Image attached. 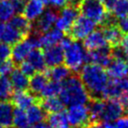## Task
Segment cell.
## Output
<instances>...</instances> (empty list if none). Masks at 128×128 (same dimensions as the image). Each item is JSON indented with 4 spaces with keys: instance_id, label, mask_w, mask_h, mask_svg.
<instances>
[{
    "instance_id": "6da1fadb",
    "label": "cell",
    "mask_w": 128,
    "mask_h": 128,
    "mask_svg": "<svg viewBox=\"0 0 128 128\" xmlns=\"http://www.w3.org/2000/svg\"><path fill=\"white\" fill-rule=\"evenodd\" d=\"M80 78L87 90L90 99H102L104 90L110 82L105 68L96 64H87L80 70Z\"/></svg>"
},
{
    "instance_id": "7a4b0ae2",
    "label": "cell",
    "mask_w": 128,
    "mask_h": 128,
    "mask_svg": "<svg viewBox=\"0 0 128 128\" xmlns=\"http://www.w3.org/2000/svg\"><path fill=\"white\" fill-rule=\"evenodd\" d=\"M60 99L64 106L88 103L90 96L78 74H72L62 82Z\"/></svg>"
},
{
    "instance_id": "3957f363",
    "label": "cell",
    "mask_w": 128,
    "mask_h": 128,
    "mask_svg": "<svg viewBox=\"0 0 128 128\" xmlns=\"http://www.w3.org/2000/svg\"><path fill=\"white\" fill-rule=\"evenodd\" d=\"M78 8L82 15L94 21L96 24H113L116 20L113 15L108 14L107 10L99 0H82Z\"/></svg>"
},
{
    "instance_id": "277c9868",
    "label": "cell",
    "mask_w": 128,
    "mask_h": 128,
    "mask_svg": "<svg viewBox=\"0 0 128 128\" xmlns=\"http://www.w3.org/2000/svg\"><path fill=\"white\" fill-rule=\"evenodd\" d=\"M85 48L82 44L72 40V42L64 49V62L70 70L80 71L85 63Z\"/></svg>"
},
{
    "instance_id": "5b68a950",
    "label": "cell",
    "mask_w": 128,
    "mask_h": 128,
    "mask_svg": "<svg viewBox=\"0 0 128 128\" xmlns=\"http://www.w3.org/2000/svg\"><path fill=\"white\" fill-rule=\"evenodd\" d=\"M66 117L72 128H86L92 125L89 108L84 104L69 106Z\"/></svg>"
},
{
    "instance_id": "8992f818",
    "label": "cell",
    "mask_w": 128,
    "mask_h": 128,
    "mask_svg": "<svg viewBox=\"0 0 128 128\" xmlns=\"http://www.w3.org/2000/svg\"><path fill=\"white\" fill-rule=\"evenodd\" d=\"M96 24L85 16H78L69 30V36L73 40L80 41L96 29Z\"/></svg>"
},
{
    "instance_id": "52a82bcc",
    "label": "cell",
    "mask_w": 128,
    "mask_h": 128,
    "mask_svg": "<svg viewBox=\"0 0 128 128\" xmlns=\"http://www.w3.org/2000/svg\"><path fill=\"white\" fill-rule=\"evenodd\" d=\"M57 17H58V11L52 8L44 10V12L40 15V17L36 19L35 22H33L32 32L38 35H42L44 33H46L47 31L52 28L54 25H55Z\"/></svg>"
},
{
    "instance_id": "ba28073f",
    "label": "cell",
    "mask_w": 128,
    "mask_h": 128,
    "mask_svg": "<svg viewBox=\"0 0 128 128\" xmlns=\"http://www.w3.org/2000/svg\"><path fill=\"white\" fill-rule=\"evenodd\" d=\"M124 114L122 107L117 99H104L102 113L100 115V122H112L117 121Z\"/></svg>"
},
{
    "instance_id": "9c48e42d",
    "label": "cell",
    "mask_w": 128,
    "mask_h": 128,
    "mask_svg": "<svg viewBox=\"0 0 128 128\" xmlns=\"http://www.w3.org/2000/svg\"><path fill=\"white\" fill-rule=\"evenodd\" d=\"M78 17V8H74L71 6H66L62 8L57 17L55 27L61 30L64 33H68L71 28L72 24H74L76 19Z\"/></svg>"
},
{
    "instance_id": "30bf717a",
    "label": "cell",
    "mask_w": 128,
    "mask_h": 128,
    "mask_svg": "<svg viewBox=\"0 0 128 128\" xmlns=\"http://www.w3.org/2000/svg\"><path fill=\"white\" fill-rule=\"evenodd\" d=\"M112 52L110 46L101 48L98 50H88L85 54V63L96 64L102 68H107L112 60Z\"/></svg>"
},
{
    "instance_id": "8fae6325",
    "label": "cell",
    "mask_w": 128,
    "mask_h": 128,
    "mask_svg": "<svg viewBox=\"0 0 128 128\" xmlns=\"http://www.w3.org/2000/svg\"><path fill=\"white\" fill-rule=\"evenodd\" d=\"M40 98H38L33 92H29L27 90H20L15 91L11 94V103L15 105L18 108L26 110L31 105L39 102Z\"/></svg>"
},
{
    "instance_id": "7c38bea8",
    "label": "cell",
    "mask_w": 128,
    "mask_h": 128,
    "mask_svg": "<svg viewBox=\"0 0 128 128\" xmlns=\"http://www.w3.org/2000/svg\"><path fill=\"white\" fill-rule=\"evenodd\" d=\"M35 49V47L28 38H25L18 43L14 44V47L11 50V56L14 64H20L24 61L30 52Z\"/></svg>"
},
{
    "instance_id": "4fadbf2b",
    "label": "cell",
    "mask_w": 128,
    "mask_h": 128,
    "mask_svg": "<svg viewBox=\"0 0 128 128\" xmlns=\"http://www.w3.org/2000/svg\"><path fill=\"white\" fill-rule=\"evenodd\" d=\"M44 59L46 66L49 68H54L64 62V50L60 45H54L44 49Z\"/></svg>"
},
{
    "instance_id": "5bb4252c",
    "label": "cell",
    "mask_w": 128,
    "mask_h": 128,
    "mask_svg": "<svg viewBox=\"0 0 128 128\" xmlns=\"http://www.w3.org/2000/svg\"><path fill=\"white\" fill-rule=\"evenodd\" d=\"M107 68V73L108 77L113 80L124 78L128 74L127 62L122 58H114L113 57Z\"/></svg>"
},
{
    "instance_id": "9a60e30c",
    "label": "cell",
    "mask_w": 128,
    "mask_h": 128,
    "mask_svg": "<svg viewBox=\"0 0 128 128\" xmlns=\"http://www.w3.org/2000/svg\"><path fill=\"white\" fill-rule=\"evenodd\" d=\"M107 40L102 30H94L91 34H89L83 39V47L87 50H98L101 48L108 47Z\"/></svg>"
},
{
    "instance_id": "2e32d148",
    "label": "cell",
    "mask_w": 128,
    "mask_h": 128,
    "mask_svg": "<svg viewBox=\"0 0 128 128\" xmlns=\"http://www.w3.org/2000/svg\"><path fill=\"white\" fill-rule=\"evenodd\" d=\"M45 10V4L42 0H29L25 4L22 14L29 22H35Z\"/></svg>"
},
{
    "instance_id": "e0dca14e",
    "label": "cell",
    "mask_w": 128,
    "mask_h": 128,
    "mask_svg": "<svg viewBox=\"0 0 128 128\" xmlns=\"http://www.w3.org/2000/svg\"><path fill=\"white\" fill-rule=\"evenodd\" d=\"M102 31L105 36V38L107 40L108 45L111 49L120 45L124 36H122V33L121 32V30L115 24L104 25V29Z\"/></svg>"
},
{
    "instance_id": "ac0fdd59",
    "label": "cell",
    "mask_w": 128,
    "mask_h": 128,
    "mask_svg": "<svg viewBox=\"0 0 128 128\" xmlns=\"http://www.w3.org/2000/svg\"><path fill=\"white\" fill-rule=\"evenodd\" d=\"M64 32L61 30L55 28H52L50 30L47 31L39 36L40 41V47L46 49L48 47H52L54 45H57L61 42V40L64 38Z\"/></svg>"
},
{
    "instance_id": "d6986e66",
    "label": "cell",
    "mask_w": 128,
    "mask_h": 128,
    "mask_svg": "<svg viewBox=\"0 0 128 128\" xmlns=\"http://www.w3.org/2000/svg\"><path fill=\"white\" fill-rule=\"evenodd\" d=\"M8 24L21 32L24 38L31 34L33 30V22H29L22 14H16L8 21Z\"/></svg>"
},
{
    "instance_id": "ffe728a7",
    "label": "cell",
    "mask_w": 128,
    "mask_h": 128,
    "mask_svg": "<svg viewBox=\"0 0 128 128\" xmlns=\"http://www.w3.org/2000/svg\"><path fill=\"white\" fill-rule=\"evenodd\" d=\"M24 38H25L24 35L21 32H19L17 29L12 27L10 24L5 25V28L0 36V41L6 43L8 45H14Z\"/></svg>"
},
{
    "instance_id": "44dd1931",
    "label": "cell",
    "mask_w": 128,
    "mask_h": 128,
    "mask_svg": "<svg viewBox=\"0 0 128 128\" xmlns=\"http://www.w3.org/2000/svg\"><path fill=\"white\" fill-rule=\"evenodd\" d=\"M13 104L8 100H0V124L5 126H11L13 117Z\"/></svg>"
},
{
    "instance_id": "7402d4cb",
    "label": "cell",
    "mask_w": 128,
    "mask_h": 128,
    "mask_svg": "<svg viewBox=\"0 0 128 128\" xmlns=\"http://www.w3.org/2000/svg\"><path fill=\"white\" fill-rule=\"evenodd\" d=\"M39 105L47 113H56L63 111L64 108V103L61 101L60 98H57L56 96L48 97V98H40Z\"/></svg>"
},
{
    "instance_id": "603a6c76",
    "label": "cell",
    "mask_w": 128,
    "mask_h": 128,
    "mask_svg": "<svg viewBox=\"0 0 128 128\" xmlns=\"http://www.w3.org/2000/svg\"><path fill=\"white\" fill-rule=\"evenodd\" d=\"M10 80L12 88L15 91L20 90H26L29 87V80L19 68H14L10 73Z\"/></svg>"
},
{
    "instance_id": "cb8c5ba5",
    "label": "cell",
    "mask_w": 128,
    "mask_h": 128,
    "mask_svg": "<svg viewBox=\"0 0 128 128\" xmlns=\"http://www.w3.org/2000/svg\"><path fill=\"white\" fill-rule=\"evenodd\" d=\"M44 72L47 75V77L52 80L59 82H63L66 78L71 75V70L66 66H62V64L50 68V69L45 70Z\"/></svg>"
},
{
    "instance_id": "d4e9b609",
    "label": "cell",
    "mask_w": 128,
    "mask_h": 128,
    "mask_svg": "<svg viewBox=\"0 0 128 128\" xmlns=\"http://www.w3.org/2000/svg\"><path fill=\"white\" fill-rule=\"evenodd\" d=\"M49 82V78L47 77L45 72H39V73H35L31 77V80H29V89L31 92L38 94H40L41 91L44 89V87Z\"/></svg>"
},
{
    "instance_id": "484cf974",
    "label": "cell",
    "mask_w": 128,
    "mask_h": 128,
    "mask_svg": "<svg viewBox=\"0 0 128 128\" xmlns=\"http://www.w3.org/2000/svg\"><path fill=\"white\" fill-rule=\"evenodd\" d=\"M26 110H27L26 115L30 124H35L43 122L46 118V111L38 103L31 105Z\"/></svg>"
},
{
    "instance_id": "4316f807",
    "label": "cell",
    "mask_w": 128,
    "mask_h": 128,
    "mask_svg": "<svg viewBox=\"0 0 128 128\" xmlns=\"http://www.w3.org/2000/svg\"><path fill=\"white\" fill-rule=\"evenodd\" d=\"M27 61L38 71L44 72L46 70V63H45L44 55L39 49H34L27 57Z\"/></svg>"
},
{
    "instance_id": "83f0119b",
    "label": "cell",
    "mask_w": 128,
    "mask_h": 128,
    "mask_svg": "<svg viewBox=\"0 0 128 128\" xmlns=\"http://www.w3.org/2000/svg\"><path fill=\"white\" fill-rule=\"evenodd\" d=\"M48 124L52 128H71L66 114L63 111L50 113L48 116Z\"/></svg>"
},
{
    "instance_id": "f1b7e54d",
    "label": "cell",
    "mask_w": 128,
    "mask_h": 128,
    "mask_svg": "<svg viewBox=\"0 0 128 128\" xmlns=\"http://www.w3.org/2000/svg\"><path fill=\"white\" fill-rule=\"evenodd\" d=\"M62 90V82H54L52 80L50 82H48L44 89L39 94L42 98H48V97H54L60 94Z\"/></svg>"
},
{
    "instance_id": "f546056e",
    "label": "cell",
    "mask_w": 128,
    "mask_h": 128,
    "mask_svg": "<svg viewBox=\"0 0 128 128\" xmlns=\"http://www.w3.org/2000/svg\"><path fill=\"white\" fill-rule=\"evenodd\" d=\"M15 14L10 0H0V22H7Z\"/></svg>"
},
{
    "instance_id": "4dcf8cb0",
    "label": "cell",
    "mask_w": 128,
    "mask_h": 128,
    "mask_svg": "<svg viewBox=\"0 0 128 128\" xmlns=\"http://www.w3.org/2000/svg\"><path fill=\"white\" fill-rule=\"evenodd\" d=\"M12 124L16 128H27L29 126V122L27 119L26 112L22 108H16L13 110Z\"/></svg>"
},
{
    "instance_id": "1f68e13d",
    "label": "cell",
    "mask_w": 128,
    "mask_h": 128,
    "mask_svg": "<svg viewBox=\"0 0 128 128\" xmlns=\"http://www.w3.org/2000/svg\"><path fill=\"white\" fill-rule=\"evenodd\" d=\"M112 14L115 19H120L128 15V0H117L112 8Z\"/></svg>"
},
{
    "instance_id": "d6a6232c",
    "label": "cell",
    "mask_w": 128,
    "mask_h": 128,
    "mask_svg": "<svg viewBox=\"0 0 128 128\" xmlns=\"http://www.w3.org/2000/svg\"><path fill=\"white\" fill-rule=\"evenodd\" d=\"M12 86L10 78L0 77V100H7L12 94Z\"/></svg>"
},
{
    "instance_id": "836d02e7",
    "label": "cell",
    "mask_w": 128,
    "mask_h": 128,
    "mask_svg": "<svg viewBox=\"0 0 128 128\" xmlns=\"http://www.w3.org/2000/svg\"><path fill=\"white\" fill-rule=\"evenodd\" d=\"M14 62L10 59L0 60V77H7L14 69Z\"/></svg>"
},
{
    "instance_id": "e575fe53",
    "label": "cell",
    "mask_w": 128,
    "mask_h": 128,
    "mask_svg": "<svg viewBox=\"0 0 128 128\" xmlns=\"http://www.w3.org/2000/svg\"><path fill=\"white\" fill-rule=\"evenodd\" d=\"M19 69L28 78L32 77L33 75L35 74V72H36V69L33 68V66L29 63L28 61H22V62H21L19 64Z\"/></svg>"
},
{
    "instance_id": "d590c367",
    "label": "cell",
    "mask_w": 128,
    "mask_h": 128,
    "mask_svg": "<svg viewBox=\"0 0 128 128\" xmlns=\"http://www.w3.org/2000/svg\"><path fill=\"white\" fill-rule=\"evenodd\" d=\"M10 1L14 10L15 14H22L25 4H26V0H10Z\"/></svg>"
},
{
    "instance_id": "8d00e7d4",
    "label": "cell",
    "mask_w": 128,
    "mask_h": 128,
    "mask_svg": "<svg viewBox=\"0 0 128 128\" xmlns=\"http://www.w3.org/2000/svg\"><path fill=\"white\" fill-rule=\"evenodd\" d=\"M11 55L10 45H8L6 43L0 41V60L8 59Z\"/></svg>"
},
{
    "instance_id": "74e56055",
    "label": "cell",
    "mask_w": 128,
    "mask_h": 128,
    "mask_svg": "<svg viewBox=\"0 0 128 128\" xmlns=\"http://www.w3.org/2000/svg\"><path fill=\"white\" fill-rule=\"evenodd\" d=\"M117 26L119 27V29L121 30V32L122 33V34L127 35L128 34V15L125 16V17L118 19Z\"/></svg>"
},
{
    "instance_id": "f35d334b",
    "label": "cell",
    "mask_w": 128,
    "mask_h": 128,
    "mask_svg": "<svg viewBox=\"0 0 128 128\" xmlns=\"http://www.w3.org/2000/svg\"><path fill=\"white\" fill-rule=\"evenodd\" d=\"M119 47H120L122 52L124 54V59H128V34L122 38Z\"/></svg>"
},
{
    "instance_id": "ab89813d",
    "label": "cell",
    "mask_w": 128,
    "mask_h": 128,
    "mask_svg": "<svg viewBox=\"0 0 128 128\" xmlns=\"http://www.w3.org/2000/svg\"><path fill=\"white\" fill-rule=\"evenodd\" d=\"M99 1L102 3V5L107 10V11H111L117 0H99Z\"/></svg>"
},
{
    "instance_id": "60d3db41",
    "label": "cell",
    "mask_w": 128,
    "mask_h": 128,
    "mask_svg": "<svg viewBox=\"0 0 128 128\" xmlns=\"http://www.w3.org/2000/svg\"><path fill=\"white\" fill-rule=\"evenodd\" d=\"M115 124L119 128H128V116L124 118H119Z\"/></svg>"
},
{
    "instance_id": "b9f144b4",
    "label": "cell",
    "mask_w": 128,
    "mask_h": 128,
    "mask_svg": "<svg viewBox=\"0 0 128 128\" xmlns=\"http://www.w3.org/2000/svg\"><path fill=\"white\" fill-rule=\"evenodd\" d=\"M27 128H52L50 126V124L46 122H38V124H32L30 127Z\"/></svg>"
},
{
    "instance_id": "7bdbcfd3",
    "label": "cell",
    "mask_w": 128,
    "mask_h": 128,
    "mask_svg": "<svg viewBox=\"0 0 128 128\" xmlns=\"http://www.w3.org/2000/svg\"><path fill=\"white\" fill-rule=\"evenodd\" d=\"M66 1H68V6H71L74 8H78L82 2V0H66Z\"/></svg>"
},
{
    "instance_id": "ee69618b",
    "label": "cell",
    "mask_w": 128,
    "mask_h": 128,
    "mask_svg": "<svg viewBox=\"0 0 128 128\" xmlns=\"http://www.w3.org/2000/svg\"><path fill=\"white\" fill-rule=\"evenodd\" d=\"M104 127L105 128H119L116 125V124H113V122H105L104 124Z\"/></svg>"
},
{
    "instance_id": "f6af8a7d",
    "label": "cell",
    "mask_w": 128,
    "mask_h": 128,
    "mask_svg": "<svg viewBox=\"0 0 128 128\" xmlns=\"http://www.w3.org/2000/svg\"><path fill=\"white\" fill-rule=\"evenodd\" d=\"M90 128H105V127H104V124L102 122H94L90 126Z\"/></svg>"
},
{
    "instance_id": "bcb514c9",
    "label": "cell",
    "mask_w": 128,
    "mask_h": 128,
    "mask_svg": "<svg viewBox=\"0 0 128 128\" xmlns=\"http://www.w3.org/2000/svg\"><path fill=\"white\" fill-rule=\"evenodd\" d=\"M5 24L4 22H0V36H1V34H2V32H3L4 28H5Z\"/></svg>"
},
{
    "instance_id": "7dc6e473",
    "label": "cell",
    "mask_w": 128,
    "mask_h": 128,
    "mask_svg": "<svg viewBox=\"0 0 128 128\" xmlns=\"http://www.w3.org/2000/svg\"><path fill=\"white\" fill-rule=\"evenodd\" d=\"M0 128H3V125L1 124H0Z\"/></svg>"
},
{
    "instance_id": "c3c4849f",
    "label": "cell",
    "mask_w": 128,
    "mask_h": 128,
    "mask_svg": "<svg viewBox=\"0 0 128 128\" xmlns=\"http://www.w3.org/2000/svg\"><path fill=\"white\" fill-rule=\"evenodd\" d=\"M6 128H13V127H11V126H8V127H6Z\"/></svg>"
},
{
    "instance_id": "681fc988",
    "label": "cell",
    "mask_w": 128,
    "mask_h": 128,
    "mask_svg": "<svg viewBox=\"0 0 128 128\" xmlns=\"http://www.w3.org/2000/svg\"><path fill=\"white\" fill-rule=\"evenodd\" d=\"M127 69H128V63H127Z\"/></svg>"
},
{
    "instance_id": "f907efd6",
    "label": "cell",
    "mask_w": 128,
    "mask_h": 128,
    "mask_svg": "<svg viewBox=\"0 0 128 128\" xmlns=\"http://www.w3.org/2000/svg\"><path fill=\"white\" fill-rule=\"evenodd\" d=\"M86 128H90V127H86Z\"/></svg>"
},
{
    "instance_id": "816d5d0a",
    "label": "cell",
    "mask_w": 128,
    "mask_h": 128,
    "mask_svg": "<svg viewBox=\"0 0 128 128\" xmlns=\"http://www.w3.org/2000/svg\"><path fill=\"white\" fill-rule=\"evenodd\" d=\"M42 1H43V0H42Z\"/></svg>"
},
{
    "instance_id": "f5cc1de1",
    "label": "cell",
    "mask_w": 128,
    "mask_h": 128,
    "mask_svg": "<svg viewBox=\"0 0 128 128\" xmlns=\"http://www.w3.org/2000/svg\"><path fill=\"white\" fill-rule=\"evenodd\" d=\"M127 92H128V91H127Z\"/></svg>"
},
{
    "instance_id": "db71d44e",
    "label": "cell",
    "mask_w": 128,
    "mask_h": 128,
    "mask_svg": "<svg viewBox=\"0 0 128 128\" xmlns=\"http://www.w3.org/2000/svg\"><path fill=\"white\" fill-rule=\"evenodd\" d=\"M127 80H128V78H127Z\"/></svg>"
}]
</instances>
